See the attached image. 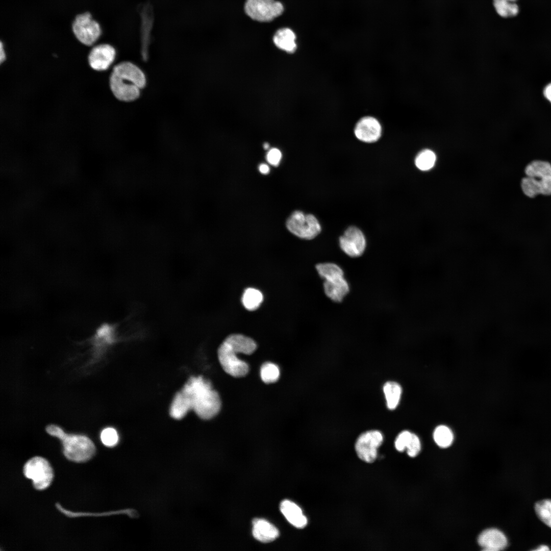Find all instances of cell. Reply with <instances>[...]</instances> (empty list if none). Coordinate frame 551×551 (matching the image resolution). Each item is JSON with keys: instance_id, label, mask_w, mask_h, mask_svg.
Segmentation results:
<instances>
[{"instance_id": "6da1fadb", "label": "cell", "mask_w": 551, "mask_h": 551, "mask_svg": "<svg viewBox=\"0 0 551 551\" xmlns=\"http://www.w3.org/2000/svg\"><path fill=\"white\" fill-rule=\"evenodd\" d=\"M189 410L201 419H210L221 408V399L211 382L202 376L191 377L179 391Z\"/></svg>"}, {"instance_id": "7a4b0ae2", "label": "cell", "mask_w": 551, "mask_h": 551, "mask_svg": "<svg viewBox=\"0 0 551 551\" xmlns=\"http://www.w3.org/2000/svg\"><path fill=\"white\" fill-rule=\"evenodd\" d=\"M46 431L61 441L63 454L69 460L78 463L86 462L95 453L94 443L86 436L66 434L55 424L47 426Z\"/></svg>"}, {"instance_id": "3957f363", "label": "cell", "mask_w": 551, "mask_h": 551, "mask_svg": "<svg viewBox=\"0 0 551 551\" xmlns=\"http://www.w3.org/2000/svg\"><path fill=\"white\" fill-rule=\"evenodd\" d=\"M525 177L522 179L521 188L530 198L538 194L551 195V164L545 161L534 160L525 168Z\"/></svg>"}, {"instance_id": "277c9868", "label": "cell", "mask_w": 551, "mask_h": 551, "mask_svg": "<svg viewBox=\"0 0 551 551\" xmlns=\"http://www.w3.org/2000/svg\"><path fill=\"white\" fill-rule=\"evenodd\" d=\"M286 227L293 234L306 240L315 238L321 231V225L314 215L300 211L291 214L287 220Z\"/></svg>"}, {"instance_id": "5b68a950", "label": "cell", "mask_w": 551, "mask_h": 551, "mask_svg": "<svg viewBox=\"0 0 551 551\" xmlns=\"http://www.w3.org/2000/svg\"><path fill=\"white\" fill-rule=\"evenodd\" d=\"M24 476L32 481L34 487L39 490L47 488L53 479V471L48 462L41 457L29 459L23 468Z\"/></svg>"}, {"instance_id": "8992f818", "label": "cell", "mask_w": 551, "mask_h": 551, "mask_svg": "<svg viewBox=\"0 0 551 551\" xmlns=\"http://www.w3.org/2000/svg\"><path fill=\"white\" fill-rule=\"evenodd\" d=\"M244 10L253 20L269 22L283 13L284 7L276 0H246Z\"/></svg>"}, {"instance_id": "52a82bcc", "label": "cell", "mask_w": 551, "mask_h": 551, "mask_svg": "<svg viewBox=\"0 0 551 551\" xmlns=\"http://www.w3.org/2000/svg\"><path fill=\"white\" fill-rule=\"evenodd\" d=\"M72 28L77 39L88 46L94 43L102 33L99 23L92 19L89 12L77 15L72 23Z\"/></svg>"}, {"instance_id": "ba28073f", "label": "cell", "mask_w": 551, "mask_h": 551, "mask_svg": "<svg viewBox=\"0 0 551 551\" xmlns=\"http://www.w3.org/2000/svg\"><path fill=\"white\" fill-rule=\"evenodd\" d=\"M341 250L347 256L356 258L365 252L367 241L365 235L358 227L350 226L347 228L339 239Z\"/></svg>"}, {"instance_id": "9c48e42d", "label": "cell", "mask_w": 551, "mask_h": 551, "mask_svg": "<svg viewBox=\"0 0 551 551\" xmlns=\"http://www.w3.org/2000/svg\"><path fill=\"white\" fill-rule=\"evenodd\" d=\"M383 441V436L378 430L368 431L361 434L355 443L358 457L367 463L373 462L377 457V449Z\"/></svg>"}, {"instance_id": "30bf717a", "label": "cell", "mask_w": 551, "mask_h": 551, "mask_svg": "<svg viewBox=\"0 0 551 551\" xmlns=\"http://www.w3.org/2000/svg\"><path fill=\"white\" fill-rule=\"evenodd\" d=\"M237 354L223 341L217 350L218 360L224 371L232 377L241 378L248 373L249 366L237 357Z\"/></svg>"}, {"instance_id": "8fae6325", "label": "cell", "mask_w": 551, "mask_h": 551, "mask_svg": "<svg viewBox=\"0 0 551 551\" xmlns=\"http://www.w3.org/2000/svg\"><path fill=\"white\" fill-rule=\"evenodd\" d=\"M383 128L380 121L375 117L365 116L360 118L355 124L354 133L356 138L361 142L372 143L377 142L381 137Z\"/></svg>"}, {"instance_id": "7c38bea8", "label": "cell", "mask_w": 551, "mask_h": 551, "mask_svg": "<svg viewBox=\"0 0 551 551\" xmlns=\"http://www.w3.org/2000/svg\"><path fill=\"white\" fill-rule=\"evenodd\" d=\"M116 57V51L111 45L100 44L90 51L88 61L90 66L96 71L107 70L113 64Z\"/></svg>"}, {"instance_id": "4fadbf2b", "label": "cell", "mask_w": 551, "mask_h": 551, "mask_svg": "<svg viewBox=\"0 0 551 551\" xmlns=\"http://www.w3.org/2000/svg\"><path fill=\"white\" fill-rule=\"evenodd\" d=\"M109 85L114 96L120 101L132 102L140 96L141 89L112 73L109 78Z\"/></svg>"}, {"instance_id": "5bb4252c", "label": "cell", "mask_w": 551, "mask_h": 551, "mask_svg": "<svg viewBox=\"0 0 551 551\" xmlns=\"http://www.w3.org/2000/svg\"><path fill=\"white\" fill-rule=\"evenodd\" d=\"M111 73L135 85L141 89L146 84V79L143 71L131 62L124 61L116 64L114 66Z\"/></svg>"}, {"instance_id": "9a60e30c", "label": "cell", "mask_w": 551, "mask_h": 551, "mask_svg": "<svg viewBox=\"0 0 551 551\" xmlns=\"http://www.w3.org/2000/svg\"><path fill=\"white\" fill-rule=\"evenodd\" d=\"M478 541L483 549L486 551L503 550L508 544L505 534L496 529H489L483 531L479 535Z\"/></svg>"}, {"instance_id": "2e32d148", "label": "cell", "mask_w": 551, "mask_h": 551, "mask_svg": "<svg viewBox=\"0 0 551 551\" xmlns=\"http://www.w3.org/2000/svg\"><path fill=\"white\" fill-rule=\"evenodd\" d=\"M323 292L335 303H341L350 291L349 284L344 277L330 281H323Z\"/></svg>"}, {"instance_id": "e0dca14e", "label": "cell", "mask_w": 551, "mask_h": 551, "mask_svg": "<svg viewBox=\"0 0 551 551\" xmlns=\"http://www.w3.org/2000/svg\"><path fill=\"white\" fill-rule=\"evenodd\" d=\"M280 509L286 519L293 526L303 529L307 525V517L304 515L300 508L294 503L287 499L284 500L281 503Z\"/></svg>"}, {"instance_id": "ac0fdd59", "label": "cell", "mask_w": 551, "mask_h": 551, "mask_svg": "<svg viewBox=\"0 0 551 551\" xmlns=\"http://www.w3.org/2000/svg\"><path fill=\"white\" fill-rule=\"evenodd\" d=\"M252 533L256 540L263 543L273 541L279 536V532L275 526L261 518L253 520Z\"/></svg>"}, {"instance_id": "d6986e66", "label": "cell", "mask_w": 551, "mask_h": 551, "mask_svg": "<svg viewBox=\"0 0 551 551\" xmlns=\"http://www.w3.org/2000/svg\"><path fill=\"white\" fill-rule=\"evenodd\" d=\"M223 342L238 354L251 355L257 347L256 342L252 338L240 334L230 335Z\"/></svg>"}, {"instance_id": "ffe728a7", "label": "cell", "mask_w": 551, "mask_h": 551, "mask_svg": "<svg viewBox=\"0 0 551 551\" xmlns=\"http://www.w3.org/2000/svg\"><path fill=\"white\" fill-rule=\"evenodd\" d=\"M296 35L289 28H282L274 34L273 41L276 46L288 53H293L296 49Z\"/></svg>"}, {"instance_id": "44dd1931", "label": "cell", "mask_w": 551, "mask_h": 551, "mask_svg": "<svg viewBox=\"0 0 551 551\" xmlns=\"http://www.w3.org/2000/svg\"><path fill=\"white\" fill-rule=\"evenodd\" d=\"M315 269L320 278L323 281H330L344 277L342 268L332 262H324L317 264Z\"/></svg>"}, {"instance_id": "7402d4cb", "label": "cell", "mask_w": 551, "mask_h": 551, "mask_svg": "<svg viewBox=\"0 0 551 551\" xmlns=\"http://www.w3.org/2000/svg\"><path fill=\"white\" fill-rule=\"evenodd\" d=\"M386 405L389 410H394L398 406L402 394V387L395 382H386L383 386Z\"/></svg>"}, {"instance_id": "603a6c76", "label": "cell", "mask_w": 551, "mask_h": 551, "mask_svg": "<svg viewBox=\"0 0 551 551\" xmlns=\"http://www.w3.org/2000/svg\"><path fill=\"white\" fill-rule=\"evenodd\" d=\"M263 300L262 292L254 288H247L243 293L241 302L244 307L248 311H255L261 305Z\"/></svg>"}, {"instance_id": "cb8c5ba5", "label": "cell", "mask_w": 551, "mask_h": 551, "mask_svg": "<svg viewBox=\"0 0 551 551\" xmlns=\"http://www.w3.org/2000/svg\"><path fill=\"white\" fill-rule=\"evenodd\" d=\"M433 438L435 442L439 446L442 448H446L453 443L454 435L448 427L444 425H440L435 429Z\"/></svg>"}, {"instance_id": "d4e9b609", "label": "cell", "mask_w": 551, "mask_h": 551, "mask_svg": "<svg viewBox=\"0 0 551 551\" xmlns=\"http://www.w3.org/2000/svg\"><path fill=\"white\" fill-rule=\"evenodd\" d=\"M436 156L435 154L429 149L420 152L416 156L414 163L417 168L425 171L431 169L435 164Z\"/></svg>"}, {"instance_id": "484cf974", "label": "cell", "mask_w": 551, "mask_h": 551, "mask_svg": "<svg viewBox=\"0 0 551 551\" xmlns=\"http://www.w3.org/2000/svg\"><path fill=\"white\" fill-rule=\"evenodd\" d=\"M280 375L279 366L272 362L263 363L260 368V377L262 381L266 384L277 382Z\"/></svg>"}, {"instance_id": "4316f807", "label": "cell", "mask_w": 551, "mask_h": 551, "mask_svg": "<svg viewBox=\"0 0 551 551\" xmlns=\"http://www.w3.org/2000/svg\"><path fill=\"white\" fill-rule=\"evenodd\" d=\"M493 6L497 13L503 17L514 16L519 11L518 7L514 2L493 0Z\"/></svg>"}, {"instance_id": "83f0119b", "label": "cell", "mask_w": 551, "mask_h": 551, "mask_svg": "<svg viewBox=\"0 0 551 551\" xmlns=\"http://www.w3.org/2000/svg\"><path fill=\"white\" fill-rule=\"evenodd\" d=\"M535 510L538 518L551 528V500L546 499L537 502Z\"/></svg>"}, {"instance_id": "f1b7e54d", "label": "cell", "mask_w": 551, "mask_h": 551, "mask_svg": "<svg viewBox=\"0 0 551 551\" xmlns=\"http://www.w3.org/2000/svg\"><path fill=\"white\" fill-rule=\"evenodd\" d=\"M101 439L102 443L108 447L116 445L119 440V436L116 430L113 428L104 429L101 433Z\"/></svg>"}, {"instance_id": "f546056e", "label": "cell", "mask_w": 551, "mask_h": 551, "mask_svg": "<svg viewBox=\"0 0 551 551\" xmlns=\"http://www.w3.org/2000/svg\"><path fill=\"white\" fill-rule=\"evenodd\" d=\"M412 434L408 431H404L398 435L394 442L395 447L397 450L402 452L406 449Z\"/></svg>"}, {"instance_id": "4dcf8cb0", "label": "cell", "mask_w": 551, "mask_h": 551, "mask_svg": "<svg viewBox=\"0 0 551 551\" xmlns=\"http://www.w3.org/2000/svg\"><path fill=\"white\" fill-rule=\"evenodd\" d=\"M421 445L419 438L412 433L406 448L407 454L411 457H414L418 454Z\"/></svg>"}, {"instance_id": "1f68e13d", "label": "cell", "mask_w": 551, "mask_h": 551, "mask_svg": "<svg viewBox=\"0 0 551 551\" xmlns=\"http://www.w3.org/2000/svg\"><path fill=\"white\" fill-rule=\"evenodd\" d=\"M266 158L267 162L270 164L277 167L281 161L282 153L279 149L272 148L268 151Z\"/></svg>"}, {"instance_id": "d6a6232c", "label": "cell", "mask_w": 551, "mask_h": 551, "mask_svg": "<svg viewBox=\"0 0 551 551\" xmlns=\"http://www.w3.org/2000/svg\"><path fill=\"white\" fill-rule=\"evenodd\" d=\"M543 95L551 103V83L547 84L544 88Z\"/></svg>"}, {"instance_id": "836d02e7", "label": "cell", "mask_w": 551, "mask_h": 551, "mask_svg": "<svg viewBox=\"0 0 551 551\" xmlns=\"http://www.w3.org/2000/svg\"><path fill=\"white\" fill-rule=\"evenodd\" d=\"M259 171L263 174H267L269 172L270 168L265 163H262L259 166Z\"/></svg>"}, {"instance_id": "e575fe53", "label": "cell", "mask_w": 551, "mask_h": 551, "mask_svg": "<svg viewBox=\"0 0 551 551\" xmlns=\"http://www.w3.org/2000/svg\"><path fill=\"white\" fill-rule=\"evenodd\" d=\"M6 53L2 41L0 43V62L2 63L6 59Z\"/></svg>"}, {"instance_id": "d590c367", "label": "cell", "mask_w": 551, "mask_h": 551, "mask_svg": "<svg viewBox=\"0 0 551 551\" xmlns=\"http://www.w3.org/2000/svg\"><path fill=\"white\" fill-rule=\"evenodd\" d=\"M535 550H538V551H540V550H541V551H542V550H549V548H548V547L547 546H546V545H540V546H539V547H538V548H537V549H536Z\"/></svg>"}, {"instance_id": "8d00e7d4", "label": "cell", "mask_w": 551, "mask_h": 551, "mask_svg": "<svg viewBox=\"0 0 551 551\" xmlns=\"http://www.w3.org/2000/svg\"><path fill=\"white\" fill-rule=\"evenodd\" d=\"M269 147V144L268 143H265L263 145V147L265 149H267Z\"/></svg>"}, {"instance_id": "74e56055", "label": "cell", "mask_w": 551, "mask_h": 551, "mask_svg": "<svg viewBox=\"0 0 551 551\" xmlns=\"http://www.w3.org/2000/svg\"><path fill=\"white\" fill-rule=\"evenodd\" d=\"M502 1H508V2H514L515 3L517 0H502Z\"/></svg>"}]
</instances>
